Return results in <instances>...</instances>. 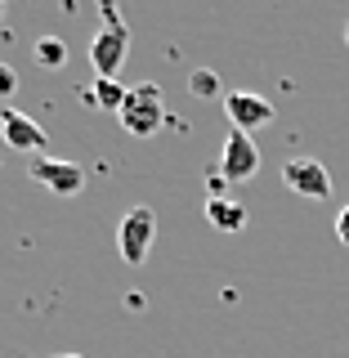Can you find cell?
<instances>
[{
	"label": "cell",
	"mask_w": 349,
	"mask_h": 358,
	"mask_svg": "<svg viewBox=\"0 0 349 358\" xmlns=\"http://www.w3.org/2000/svg\"><path fill=\"white\" fill-rule=\"evenodd\" d=\"M117 117H121V126H126L134 139H148V134H157V130L166 126V94H162V85H157V81L130 85L126 108H121Z\"/></svg>",
	"instance_id": "obj_1"
},
{
	"label": "cell",
	"mask_w": 349,
	"mask_h": 358,
	"mask_svg": "<svg viewBox=\"0 0 349 358\" xmlns=\"http://www.w3.org/2000/svg\"><path fill=\"white\" fill-rule=\"evenodd\" d=\"M126 59H130V31L117 9H104V27L90 41V67H94V76H117Z\"/></svg>",
	"instance_id": "obj_2"
},
{
	"label": "cell",
	"mask_w": 349,
	"mask_h": 358,
	"mask_svg": "<svg viewBox=\"0 0 349 358\" xmlns=\"http://www.w3.org/2000/svg\"><path fill=\"white\" fill-rule=\"evenodd\" d=\"M157 242V210L152 206H130L117 224V251L126 264H143Z\"/></svg>",
	"instance_id": "obj_3"
},
{
	"label": "cell",
	"mask_w": 349,
	"mask_h": 358,
	"mask_svg": "<svg viewBox=\"0 0 349 358\" xmlns=\"http://www.w3.org/2000/svg\"><path fill=\"white\" fill-rule=\"evenodd\" d=\"M255 175H260V148H255V139L242 130H229L224 152H220V179L224 184H251Z\"/></svg>",
	"instance_id": "obj_4"
},
{
	"label": "cell",
	"mask_w": 349,
	"mask_h": 358,
	"mask_svg": "<svg viewBox=\"0 0 349 358\" xmlns=\"http://www.w3.org/2000/svg\"><path fill=\"white\" fill-rule=\"evenodd\" d=\"M224 117H229L233 130H242V134L255 139V130H264L269 121H273V103H269L264 94H255V90H229V94H224Z\"/></svg>",
	"instance_id": "obj_5"
},
{
	"label": "cell",
	"mask_w": 349,
	"mask_h": 358,
	"mask_svg": "<svg viewBox=\"0 0 349 358\" xmlns=\"http://www.w3.org/2000/svg\"><path fill=\"white\" fill-rule=\"evenodd\" d=\"M27 175L36 179L41 188H50V193H59V197H76L85 188V171L76 162H59V157H31V166H27Z\"/></svg>",
	"instance_id": "obj_6"
},
{
	"label": "cell",
	"mask_w": 349,
	"mask_h": 358,
	"mask_svg": "<svg viewBox=\"0 0 349 358\" xmlns=\"http://www.w3.org/2000/svg\"><path fill=\"white\" fill-rule=\"evenodd\" d=\"M0 139H5V148H14V152L41 157L45 143H50V134L41 130V121L22 117L18 108H0Z\"/></svg>",
	"instance_id": "obj_7"
},
{
	"label": "cell",
	"mask_w": 349,
	"mask_h": 358,
	"mask_svg": "<svg viewBox=\"0 0 349 358\" xmlns=\"http://www.w3.org/2000/svg\"><path fill=\"white\" fill-rule=\"evenodd\" d=\"M283 184L300 197H327L332 193V171L318 157H291L283 166Z\"/></svg>",
	"instance_id": "obj_8"
},
{
	"label": "cell",
	"mask_w": 349,
	"mask_h": 358,
	"mask_svg": "<svg viewBox=\"0 0 349 358\" xmlns=\"http://www.w3.org/2000/svg\"><path fill=\"white\" fill-rule=\"evenodd\" d=\"M126 94H130V90L121 85L117 76H94V85L85 90V99L94 108H104V112H121V108H126Z\"/></svg>",
	"instance_id": "obj_9"
},
{
	"label": "cell",
	"mask_w": 349,
	"mask_h": 358,
	"mask_svg": "<svg viewBox=\"0 0 349 358\" xmlns=\"http://www.w3.org/2000/svg\"><path fill=\"white\" fill-rule=\"evenodd\" d=\"M206 220H211V229H220V233H242L246 210L238 201H229V197H211L206 201Z\"/></svg>",
	"instance_id": "obj_10"
},
{
	"label": "cell",
	"mask_w": 349,
	"mask_h": 358,
	"mask_svg": "<svg viewBox=\"0 0 349 358\" xmlns=\"http://www.w3.org/2000/svg\"><path fill=\"white\" fill-rule=\"evenodd\" d=\"M31 59H36L41 72H63L67 67V41L63 36H41L31 45Z\"/></svg>",
	"instance_id": "obj_11"
},
{
	"label": "cell",
	"mask_w": 349,
	"mask_h": 358,
	"mask_svg": "<svg viewBox=\"0 0 349 358\" xmlns=\"http://www.w3.org/2000/svg\"><path fill=\"white\" fill-rule=\"evenodd\" d=\"M188 90H193L197 99H220V76L211 72V67H197V72L188 76Z\"/></svg>",
	"instance_id": "obj_12"
},
{
	"label": "cell",
	"mask_w": 349,
	"mask_h": 358,
	"mask_svg": "<svg viewBox=\"0 0 349 358\" xmlns=\"http://www.w3.org/2000/svg\"><path fill=\"white\" fill-rule=\"evenodd\" d=\"M14 90H18V72L9 63H0V99H9Z\"/></svg>",
	"instance_id": "obj_13"
},
{
	"label": "cell",
	"mask_w": 349,
	"mask_h": 358,
	"mask_svg": "<svg viewBox=\"0 0 349 358\" xmlns=\"http://www.w3.org/2000/svg\"><path fill=\"white\" fill-rule=\"evenodd\" d=\"M336 238H341V246L349 251V206H341V215H336Z\"/></svg>",
	"instance_id": "obj_14"
},
{
	"label": "cell",
	"mask_w": 349,
	"mask_h": 358,
	"mask_svg": "<svg viewBox=\"0 0 349 358\" xmlns=\"http://www.w3.org/2000/svg\"><path fill=\"white\" fill-rule=\"evenodd\" d=\"M54 358H85V354H54Z\"/></svg>",
	"instance_id": "obj_15"
},
{
	"label": "cell",
	"mask_w": 349,
	"mask_h": 358,
	"mask_svg": "<svg viewBox=\"0 0 349 358\" xmlns=\"http://www.w3.org/2000/svg\"><path fill=\"white\" fill-rule=\"evenodd\" d=\"M0 14H5V5H0Z\"/></svg>",
	"instance_id": "obj_16"
},
{
	"label": "cell",
	"mask_w": 349,
	"mask_h": 358,
	"mask_svg": "<svg viewBox=\"0 0 349 358\" xmlns=\"http://www.w3.org/2000/svg\"><path fill=\"white\" fill-rule=\"evenodd\" d=\"M345 41H349V31H345Z\"/></svg>",
	"instance_id": "obj_17"
}]
</instances>
